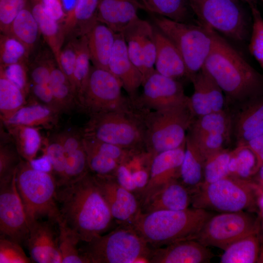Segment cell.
Listing matches in <instances>:
<instances>
[{"mask_svg": "<svg viewBox=\"0 0 263 263\" xmlns=\"http://www.w3.org/2000/svg\"><path fill=\"white\" fill-rule=\"evenodd\" d=\"M56 200L61 218L81 242L88 243L103 235L114 220L90 171L57 187Z\"/></svg>", "mask_w": 263, "mask_h": 263, "instance_id": "obj_1", "label": "cell"}, {"mask_svg": "<svg viewBox=\"0 0 263 263\" xmlns=\"http://www.w3.org/2000/svg\"><path fill=\"white\" fill-rule=\"evenodd\" d=\"M213 45L203 68L222 90L225 103L237 104L263 95V76L212 30Z\"/></svg>", "mask_w": 263, "mask_h": 263, "instance_id": "obj_2", "label": "cell"}, {"mask_svg": "<svg viewBox=\"0 0 263 263\" xmlns=\"http://www.w3.org/2000/svg\"><path fill=\"white\" fill-rule=\"evenodd\" d=\"M212 215L206 209L192 207L180 210H141L129 224L152 248L194 239Z\"/></svg>", "mask_w": 263, "mask_h": 263, "instance_id": "obj_3", "label": "cell"}, {"mask_svg": "<svg viewBox=\"0 0 263 263\" xmlns=\"http://www.w3.org/2000/svg\"><path fill=\"white\" fill-rule=\"evenodd\" d=\"M15 179L28 225L43 218L56 224L60 214L56 200L57 185L52 173L37 169L22 158Z\"/></svg>", "mask_w": 263, "mask_h": 263, "instance_id": "obj_4", "label": "cell"}, {"mask_svg": "<svg viewBox=\"0 0 263 263\" xmlns=\"http://www.w3.org/2000/svg\"><path fill=\"white\" fill-rule=\"evenodd\" d=\"M138 109L144 127L145 148L153 157L183 145L196 118L189 101L159 110Z\"/></svg>", "mask_w": 263, "mask_h": 263, "instance_id": "obj_5", "label": "cell"}, {"mask_svg": "<svg viewBox=\"0 0 263 263\" xmlns=\"http://www.w3.org/2000/svg\"><path fill=\"white\" fill-rule=\"evenodd\" d=\"M80 249L89 263H150L152 248L130 224H120Z\"/></svg>", "mask_w": 263, "mask_h": 263, "instance_id": "obj_6", "label": "cell"}, {"mask_svg": "<svg viewBox=\"0 0 263 263\" xmlns=\"http://www.w3.org/2000/svg\"><path fill=\"white\" fill-rule=\"evenodd\" d=\"M261 189L256 182L230 175L193 188L191 204L194 208L222 212L243 211L257 207Z\"/></svg>", "mask_w": 263, "mask_h": 263, "instance_id": "obj_7", "label": "cell"}, {"mask_svg": "<svg viewBox=\"0 0 263 263\" xmlns=\"http://www.w3.org/2000/svg\"><path fill=\"white\" fill-rule=\"evenodd\" d=\"M81 130L83 136L128 150L145 148L144 127L138 109L92 114Z\"/></svg>", "mask_w": 263, "mask_h": 263, "instance_id": "obj_8", "label": "cell"}, {"mask_svg": "<svg viewBox=\"0 0 263 263\" xmlns=\"http://www.w3.org/2000/svg\"><path fill=\"white\" fill-rule=\"evenodd\" d=\"M154 25L175 45L185 63L188 79L203 67L211 50L212 29L200 23L180 22L150 15Z\"/></svg>", "mask_w": 263, "mask_h": 263, "instance_id": "obj_9", "label": "cell"}, {"mask_svg": "<svg viewBox=\"0 0 263 263\" xmlns=\"http://www.w3.org/2000/svg\"><path fill=\"white\" fill-rule=\"evenodd\" d=\"M199 23L238 41L248 34L243 3L237 0H187Z\"/></svg>", "mask_w": 263, "mask_h": 263, "instance_id": "obj_10", "label": "cell"}, {"mask_svg": "<svg viewBox=\"0 0 263 263\" xmlns=\"http://www.w3.org/2000/svg\"><path fill=\"white\" fill-rule=\"evenodd\" d=\"M120 81L110 72L91 66L77 106L89 115L112 111H130L135 108L121 92Z\"/></svg>", "mask_w": 263, "mask_h": 263, "instance_id": "obj_11", "label": "cell"}, {"mask_svg": "<svg viewBox=\"0 0 263 263\" xmlns=\"http://www.w3.org/2000/svg\"><path fill=\"white\" fill-rule=\"evenodd\" d=\"M261 227L259 219L244 211L223 212L211 216L194 240L224 250L234 242L260 232Z\"/></svg>", "mask_w": 263, "mask_h": 263, "instance_id": "obj_12", "label": "cell"}, {"mask_svg": "<svg viewBox=\"0 0 263 263\" xmlns=\"http://www.w3.org/2000/svg\"><path fill=\"white\" fill-rule=\"evenodd\" d=\"M15 174L11 179L0 182V236L21 244L28 238L29 228Z\"/></svg>", "mask_w": 263, "mask_h": 263, "instance_id": "obj_13", "label": "cell"}, {"mask_svg": "<svg viewBox=\"0 0 263 263\" xmlns=\"http://www.w3.org/2000/svg\"><path fill=\"white\" fill-rule=\"evenodd\" d=\"M129 56L143 76V83L153 73L156 56L154 25L139 17L122 32Z\"/></svg>", "mask_w": 263, "mask_h": 263, "instance_id": "obj_14", "label": "cell"}, {"mask_svg": "<svg viewBox=\"0 0 263 263\" xmlns=\"http://www.w3.org/2000/svg\"><path fill=\"white\" fill-rule=\"evenodd\" d=\"M143 90L132 102L138 108L159 110L189 102L182 84L156 70L143 82Z\"/></svg>", "mask_w": 263, "mask_h": 263, "instance_id": "obj_15", "label": "cell"}, {"mask_svg": "<svg viewBox=\"0 0 263 263\" xmlns=\"http://www.w3.org/2000/svg\"><path fill=\"white\" fill-rule=\"evenodd\" d=\"M113 219L119 224H129L141 210L135 194L121 186L114 175L93 174Z\"/></svg>", "mask_w": 263, "mask_h": 263, "instance_id": "obj_16", "label": "cell"}, {"mask_svg": "<svg viewBox=\"0 0 263 263\" xmlns=\"http://www.w3.org/2000/svg\"><path fill=\"white\" fill-rule=\"evenodd\" d=\"M54 224L49 220H42L29 224V235L25 244L32 262L62 263L58 234L53 228Z\"/></svg>", "mask_w": 263, "mask_h": 263, "instance_id": "obj_17", "label": "cell"}, {"mask_svg": "<svg viewBox=\"0 0 263 263\" xmlns=\"http://www.w3.org/2000/svg\"><path fill=\"white\" fill-rule=\"evenodd\" d=\"M185 146L186 141L178 148L160 152L153 156L150 165L149 182L140 194L141 207L159 188L180 177Z\"/></svg>", "mask_w": 263, "mask_h": 263, "instance_id": "obj_18", "label": "cell"}, {"mask_svg": "<svg viewBox=\"0 0 263 263\" xmlns=\"http://www.w3.org/2000/svg\"><path fill=\"white\" fill-rule=\"evenodd\" d=\"M236 109L230 112L232 121V136L237 146L243 145L263 135V95L235 104Z\"/></svg>", "mask_w": 263, "mask_h": 263, "instance_id": "obj_19", "label": "cell"}, {"mask_svg": "<svg viewBox=\"0 0 263 263\" xmlns=\"http://www.w3.org/2000/svg\"><path fill=\"white\" fill-rule=\"evenodd\" d=\"M108 69L120 81L132 102L134 101L137 97L138 89L142 85L143 76L129 56L122 33L115 34Z\"/></svg>", "mask_w": 263, "mask_h": 263, "instance_id": "obj_20", "label": "cell"}, {"mask_svg": "<svg viewBox=\"0 0 263 263\" xmlns=\"http://www.w3.org/2000/svg\"><path fill=\"white\" fill-rule=\"evenodd\" d=\"M214 256L207 246L194 239L152 248L150 263H207Z\"/></svg>", "mask_w": 263, "mask_h": 263, "instance_id": "obj_21", "label": "cell"}, {"mask_svg": "<svg viewBox=\"0 0 263 263\" xmlns=\"http://www.w3.org/2000/svg\"><path fill=\"white\" fill-rule=\"evenodd\" d=\"M190 190L177 179L163 186L141 205V211L180 210L188 208L191 204Z\"/></svg>", "mask_w": 263, "mask_h": 263, "instance_id": "obj_22", "label": "cell"}, {"mask_svg": "<svg viewBox=\"0 0 263 263\" xmlns=\"http://www.w3.org/2000/svg\"><path fill=\"white\" fill-rule=\"evenodd\" d=\"M139 9L135 0H99L96 19L115 33H122L138 18Z\"/></svg>", "mask_w": 263, "mask_h": 263, "instance_id": "obj_23", "label": "cell"}, {"mask_svg": "<svg viewBox=\"0 0 263 263\" xmlns=\"http://www.w3.org/2000/svg\"><path fill=\"white\" fill-rule=\"evenodd\" d=\"M154 28L155 70L164 76L177 80L183 77L188 78L185 63L175 45L154 25Z\"/></svg>", "mask_w": 263, "mask_h": 263, "instance_id": "obj_24", "label": "cell"}, {"mask_svg": "<svg viewBox=\"0 0 263 263\" xmlns=\"http://www.w3.org/2000/svg\"><path fill=\"white\" fill-rule=\"evenodd\" d=\"M99 0H75L64 18L61 27L65 39L86 35L97 21Z\"/></svg>", "mask_w": 263, "mask_h": 263, "instance_id": "obj_25", "label": "cell"}, {"mask_svg": "<svg viewBox=\"0 0 263 263\" xmlns=\"http://www.w3.org/2000/svg\"><path fill=\"white\" fill-rule=\"evenodd\" d=\"M31 100L9 119L2 122L5 127L20 125L51 129L57 125L60 113L32 97Z\"/></svg>", "mask_w": 263, "mask_h": 263, "instance_id": "obj_26", "label": "cell"}, {"mask_svg": "<svg viewBox=\"0 0 263 263\" xmlns=\"http://www.w3.org/2000/svg\"><path fill=\"white\" fill-rule=\"evenodd\" d=\"M116 33L97 21L86 35L91 61L95 67L108 70Z\"/></svg>", "mask_w": 263, "mask_h": 263, "instance_id": "obj_27", "label": "cell"}, {"mask_svg": "<svg viewBox=\"0 0 263 263\" xmlns=\"http://www.w3.org/2000/svg\"><path fill=\"white\" fill-rule=\"evenodd\" d=\"M263 262V241L260 232L251 234L231 244L224 250L221 263Z\"/></svg>", "mask_w": 263, "mask_h": 263, "instance_id": "obj_28", "label": "cell"}, {"mask_svg": "<svg viewBox=\"0 0 263 263\" xmlns=\"http://www.w3.org/2000/svg\"><path fill=\"white\" fill-rule=\"evenodd\" d=\"M6 35L20 42L30 56L36 50L41 35L29 3L13 20Z\"/></svg>", "mask_w": 263, "mask_h": 263, "instance_id": "obj_29", "label": "cell"}, {"mask_svg": "<svg viewBox=\"0 0 263 263\" xmlns=\"http://www.w3.org/2000/svg\"><path fill=\"white\" fill-rule=\"evenodd\" d=\"M31 6L44 41L53 52L59 66L60 53L65 40L61 25L46 13L40 0L31 1Z\"/></svg>", "mask_w": 263, "mask_h": 263, "instance_id": "obj_30", "label": "cell"}, {"mask_svg": "<svg viewBox=\"0 0 263 263\" xmlns=\"http://www.w3.org/2000/svg\"><path fill=\"white\" fill-rule=\"evenodd\" d=\"M205 161L197 145L187 133L180 175L182 183L186 187L193 189L203 182Z\"/></svg>", "mask_w": 263, "mask_h": 263, "instance_id": "obj_31", "label": "cell"}, {"mask_svg": "<svg viewBox=\"0 0 263 263\" xmlns=\"http://www.w3.org/2000/svg\"><path fill=\"white\" fill-rule=\"evenodd\" d=\"M188 131L193 136L208 133L221 134L229 142L232 136L231 113L225 109L196 117Z\"/></svg>", "mask_w": 263, "mask_h": 263, "instance_id": "obj_32", "label": "cell"}, {"mask_svg": "<svg viewBox=\"0 0 263 263\" xmlns=\"http://www.w3.org/2000/svg\"><path fill=\"white\" fill-rule=\"evenodd\" d=\"M5 128L21 157L33 162L43 144L38 128L20 125Z\"/></svg>", "mask_w": 263, "mask_h": 263, "instance_id": "obj_33", "label": "cell"}, {"mask_svg": "<svg viewBox=\"0 0 263 263\" xmlns=\"http://www.w3.org/2000/svg\"><path fill=\"white\" fill-rule=\"evenodd\" d=\"M26 94L6 75L0 67V115L4 122L27 103Z\"/></svg>", "mask_w": 263, "mask_h": 263, "instance_id": "obj_34", "label": "cell"}, {"mask_svg": "<svg viewBox=\"0 0 263 263\" xmlns=\"http://www.w3.org/2000/svg\"><path fill=\"white\" fill-rule=\"evenodd\" d=\"M135 0L140 9L150 15H159L180 22H190L191 10L187 0Z\"/></svg>", "mask_w": 263, "mask_h": 263, "instance_id": "obj_35", "label": "cell"}, {"mask_svg": "<svg viewBox=\"0 0 263 263\" xmlns=\"http://www.w3.org/2000/svg\"><path fill=\"white\" fill-rule=\"evenodd\" d=\"M48 85L61 113L69 112L77 106L75 90L57 64L52 70Z\"/></svg>", "mask_w": 263, "mask_h": 263, "instance_id": "obj_36", "label": "cell"}, {"mask_svg": "<svg viewBox=\"0 0 263 263\" xmlns=\"http://www.w3.org/2000/svg\"><path fill=\"white\" fill-rule=\"evenodd\" d=\"M43 144L44 156L47 158L57 187L66 184V155L57 133L43 139Z\"/></svg>", "mask_w": 263, "mask_h": 263, "instance_id": "obj_37", "label": "cell"}, {"mask_svg": "<svg viewBox=\"0 0 263 263\" xmlns=\"http://www.w3.org/2000/svg\"><path fill=\"white\" fill-rule=\"evenodd\" d=\"M56 224L58 230V245L62 257V263H89L78 248L81 241L77 234L61 217Z\"/></svg>", "mask_w": 263, "mask_h": 263, "instance_id": "obj_38", "label": "cell"}, {"mask_svg": "<svg viewBox=\"0 0 263 263\" xmlns=\"http://www.w3.org/2000/svg\"><path fill=\"white\" fill-rule=\"evenodd\" d=\"M229 170L230 176L249 179L258 170L256 155L246 145L237 146L231 150Z\"/></svg>", "mask_w": 263, "mask_h": 263, "instance_id": "obj_39", "label": "cell"}, {"mask_svg": "<svg viewBox=\"0 0 263 263\" xmlns=\"http://www.w3.org/2000/svg\"><path fill=\"white\" fill-rule=\"evenodd\" d=\"M57 64L55 56L47 45L40 47L28 65L30 84H48L52 70Z\"/></svg>", "mask_w": 263, "mask_h": 263, "instance_id": "obj_40", "label": "cell"}, {"mask_svg": "<svg viewBox=\"0 0 263 263\" xmlns=\"http://www.w3.org/2000/svg\"><path fill=\"white\" fill-rule=\"evenodd\" d=\"M0 128V182L11 179L22 159L7 132Z\"/></svg>", "mask_w": 263, "mask_h": 263, "instance_id": "obj_41", "label": "cell"}, {"mask_svg": "<svg viewBox=\"0 0 263 263\" xmlns=\"http://www.w3.org/2000/svg\"><path fill=\"white\" fill-rule=\"evenodd\" d=\"M30 55L25 46L14 38L1 34L0 35V66L6 68L22 63L28 65Z\"/></svg>", "mask_w": 263, "mask_h": 263, "instance_id": "obj_42", "label": "cell"}, {"mask_svg": "<svg viewBox=\"0 0 263 263\" xmlns=\"http://www.w3.org/2000/svg\"><path fill=\"white\" fill-rule=\"evenodd\" d=\"M64 150L66 159L67 184L81 178L90 170L83 142L66 147Z\"/></svg>", "mask_w": 263, "mask_h": 263, "instance_id": "obj_43", "label": "cell"}, {"mask_svg": "<svg viewBox=\"0 0 263 263\" xmlns=\"http://www.w3.org/2000/svg\"><path fill=\"white\" fill-rule=\"evenodd\" d=\"M89 51L86 35L78 37L77 54L74 73V87L77 103L86 85L91 65Z\"/></svg>", "mask_w": 263, "mask_h": 263, "instance_id": "obj_44", "label": "cell"}, {"mask_svg": "<svg viewBox=\"0 0 263 263\" xmlns=\"http://www.w3.org/2000/svg\"><path fill=\"white\" fill-rule=\"evenodd\" d=\"M231 150L224 149L205 161L203 183H211L230 176L229 163Z\"/></svg>", "mask_w": 263, "mask_h": 263, "instance_id": "obj_45", "label": "cell"}, {"mask_svg": "<svg viewBox=\"0 0 263 263\" xmlns=\"http://www.w3.org/2000/svg\"><path fill=\"white\" fill-rule=\"evenodd\" d=\"M248 5L252 20L248 49L263 69V17L256 2Z\"/></svg>", "mask_w": 263, "mask_h": 263, "instance_id": "obj_46", "label": "cell"}, {"mask_svg": "<svg viewBox=\"0 0 263 263\" xmlns=\"http://www.w3.org/2000/svg\"><path fill=\"white\" fill-rule=\"evenodd\" d=\"M190 80L193 84L194 91L189 97V103L196 117L212 112L201 70L193 75Z\"/></svg>", "mask_w": 263, "mask_h": 263, "instance_id": "obj_47", "label": "cell"}, {"mask_svg": "<svg viewBox=\"0 0 263 263\" xmlns=\"http://www.w3.org/2000/svg\"><path fill=\"white\" fill-rule=\"evenodd\" d=\"M83 145L88 168L91 172L100 176L114 175L120 165L116 160L102 154L84 143Z\"/></svg>", "mask_w": 263, "mask_h": 263, "instance_id": "obj_48", "label": "cell"}, {"mask_svg": "<svg viewBox=\"0 0 263 263\" xmlns=\"http://www.w3.org/2000/svg\"><path fill=\"white\" fill-rule=\"evenodd\" d=\"M77 38L78 37H72L65 39L60 53L58 66L74 89V73L77 54Z\"/></svg>", "mask_w": 263, "mask_h": 263, "instance_id": "obj_49", "label": "cell"}, {"mask_svg": "<svg viewBox=\"0 0 263 263\" xmlns=\"http://www.w3.org/2000/svg\"><path fill=\"white\" fill-rule=\"evenodd\" d=\"M21 244L9 238L0 236V263H30Z\"/></svg>", "mask_w": 263, "mask_h": 263, "instance_id": "obj_50", "label": "cell"}, {"mask_svg": "<svg viewBox=\"0 0 263 263\" xmlns=\"http://www.w3.org/2000/svg\"><path fill=\"white\" fill-rule=\"evenodd\" d=\"M83 142L102 154L116 160L119 164L125 162L132 152L117 145L83 135Z\"/></svg>", "mask_w": 263, "mask_h": 263, "instance_id": "obj_51", "label": "cell"}, {"mask_svg": "<svg viewBox=\"0 0 263 263\" xmlns=\"http://www.w3.org/2000/svg\"><path fill=\"white\" fill-rule=\"evenodd\" d=\"M28 3V0H0L1 34H8L13 20Z\"/></svg>", "mask_w": 263, "mask_h": 263, "instance_id": "obj_52", "label": "cell"}, {"mask_svg": "<svg viewBox=\"0 0 263 263\" xmlns=\"http://www.w3.org/2000/svg\"><path fill=\"white\" fill-rule=\"evenodd\" d=\"M188 134L195 142L205 160L225 149V145L229 143L224 136L219 134L208 133L198 136Z\"/></svg>", "mask_w": 263, "mask_h": 263, "instance_id": "obj_53", "label": "cell"}, {"mask_svg": "<svg viewBox=\"0 0 263 263\" xmlns=\"http://www.w3.org/2000/svg\"><path fill=\"white\" fill-rule=\"evenodd\" d=\"M201 72L212 112L223 111L225 110V98L222 90L203 68L201 69Z\"/></svg>", "mask_w": 263, "mask_h": 263, "instance_id": "obj_54", "label": "cell"}, {"mask_svg": "<svg viewBox=\"0 0 263 263\" xmlns=\"http://www.w3.org/2000/svg\"><path fill=\"white\" fill-rule=\"evenodd\" d=\"M1 67L3 69L7 76L20 88L26 95L29 93L30 83L27 65L19 63L12 65L6 68Z\"/></svg>", "mask_w": 263, "mask_h": 263, "instance_id": "obj_55", "label": "cell"}, {"mask_svg": "<svg viewBox=\"0 0 263 263\" xmlns=\"http://www.w3.org/2000/svg\"><path fill=\"white\" fill-rule=\"evenodd\" d=\"M29 93L37 102L62 113L48 84H30Z\"/></svg>", "mask_w": 263, "mask_h": 263, "instance_id": "obj_56", "label": "cell"}, {"mask_svg": "<svg viewBox=\"0 0 263 263\" xmlns=\"http://www.w3.org/2000/svg\"><path fill=\"white\" fill-rule=\"evenodd\" d=\"M46 13L61 25L66 15L61 0H40Z\"/></svg>", "mask_w": 263, "mask_h": 263, "instance_id": "obj_57", "label": "cell"}, {"mask_svg": "<svg viewBox=\"0 0 263 263\" xmlns=\"http://www.w3.org/2000/svg\"><path fill=\"white\" fill-rule=\"evenodd\" d=\"M114 176L123 188L133 193L137 192L132 172L124 164L119 165Z\"/></svg>", "mask_w": 263, "mask_h": 263, "instance_id": "obj_58", "label": "cell"}, {"mask_svg": "<svg viewBox=\"0 0 263 263\" xmlns=\"http://www.w3.org/2000/svg\"><path fill=\"white\" fill-rule=\"evenodd\" d=\"M257 205L260 211L261 218L263 221V190L262 189L257 199Z\"/></svg>", "mask_w": 263, "mask_h": 263, "instance_id": "obj_59", "label": "cell"}, {"mask_svg": "<svg viewBox=\"0 0 263 263\" xmlns=\"http://www.w3.org/2000/svg\"><path fill=\"white\" fill-rule=\"evenodd\" d=\"M256 175V183L259 185L262 190H263V165L259 168Z\"/></svg>", "mask_w": 263, "mask_h": 263, "instance_id": "obj_60", "label": "cell"}, {"mask_svg": "<svg viewBox=\"0 0 263 263\" xmlns=\"http://www.w3.org/2000/svg\"><path fill=\"white\" fill-rule=\"evenodd\" d=\"M258 170L263 165V148L257 155Z\"/></svg>", "mask_w": 263, "mask_h": 263, "instance_id": "obj_61", "label": "cell"}, {"mask_svg": "<svg viewBox=\"0 0 263 263\" xmlns=\"http://www.w3.org/2000/svg\"><path fill=\"white\" fill-rule=\"evenodd\" d=\"M239 1H240L243 3H246L248 4L253 3V2H256L257 0H237Z\"/></svg>", "mask_w": 263, "mask_h": 263, "instance_id": "obj_62", "label": "cell"}, {"mask_svg": "<svg viewBox=\"0 0 263 263\" xmlns=\"http://www.w3.org/2000/svg\"><path fill=\"white\" fill-rule=\"evenodd\" d=\"M262 226H261V230H262V239H263V221H262Z\"/></svg>", "mask_w": 263, "mask_h": 263, "instance_id": "obj_63", "label": "cell"}]
</instances>
